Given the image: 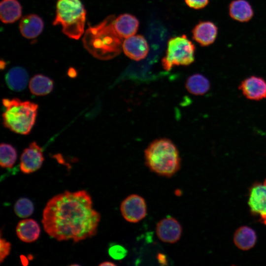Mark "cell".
Instances as JSON below:
<instances>
[{
  "instance_id": "11",
  "label": "cell",
  "mask_w": 266,
  "mask_h": 266,
  "mask_svg": "<svg viewBox=\"0 0 266 266\" xmlns=\"http://www.w3.org/2000/svg\"><path fill=\"white\" fill-rule=\"evenodd\" d=\"M248 204L253 215L266 214V179L263 183H254L250 188Z\"/></svg>"
},
{
  "instance_id": "30",
  "label": "cell",
  "mask_w": 266,
  "mask_h": 266,
  "mask_svg": "<svg viewBox=\"0 0 266 266\" xmlns=\"http://www.w3.org/2000/svg\"><path fill=\"white\" fill-rule=\"evenodd\" d=\"M68 73L70 74V76H72V75L74 76L76 72L74 68H71L68 70Z\"/></svg>"
},
{
  "instance_id": "25",
  "label": "cell",
  "mask_w": 266,
  "mask_h": 266,
  "mask_svg": "<svg viewBox=\"0 0 266 266\" xmlns=\"http://www.w3.org/2000/svg\"><path fill=\"white\" fill-rule=\"evenodd\" d=\"M109 256L115 260H121L124 258L127 254V250L120 245H114L108 249Z\"/></svg>"
},
{
  "instance_id": "21",
  "label": "cell",
  "mask_w": 266,
  "mask_h": 266,
  "mask_svg": "<svg viewBox=\"0 0 266 266\" xmlns=\"http://www.w3.org/2000/svg\"><path fill=\"white\" fill-rule=\"evenodd\" d=\"M185 87L190 93L196 96H201L209 90L210 84L205 76L200 73H195L187 78Z\"/></svg>"
},
{
  "instance_id": "23",
  "label": "cell",
  "mask_w": 266,
  "mask_h": 266,
  "mask_svg": "<svg viewBox=\"0 0 266 266\" xmlns=\"http://www.w3.org/2000/svg\"><path fill=\"white\" fill-rule=\"evenodd\" d=\"M17 159V152L9 144L2 143L0 147V165L3 168H11Z\"/></svg>"
},
{
  "instance_id": "20",
  "label": "cell",
  "mask_w": 266,
  "mask_h": 266,
  "mask_svg": "<svg viewBox=\"0 0 266 266\" xmlns=\"http://www.w3.org/2000/svg\"><path fill=\"white\" fill-rule=\"evenodd\" d=\"M257 235L255 232L247 226L238 228L233 235V242L235 246L240 250H248L255 244Z\"/></svg>"
},
{
  "instance_id": "24",
  "label": "cell",
  "mask_w": 266,
  "mask_h": 266,
  "mask_svg": "<svg viewBox=\"0 0 266 266\" xmlns=\"http://www.w3.org/2000/svg\"><path fill=\"white\" fill-rule=\"evenodd\" d=\"M14 210L17 216L20 218H27L31 215L34 211L33 202L29 199L22 198L15 202Z\"/></svg>"
},
{
  "instance_id": "12",
  "label": "cell",
  "mask_w": 266,
  "mask_h": 266,
  "mask_svg": "<svg viewBox=\"0 0 266 266\" xmlns=\"http://www.w3.org/2000/svg\"><path fill=\"white\" fill-rule=\"evenodd\" d=\"M122 48L125 54L135 61L145 58L149 51L147 42L141 35H134L125 38Z\"/></svg>"
},
{
  "instance_id": "18",
  "label": "cell",
  "mask_w": 266,
  "mask_h": 266,
  "mask_svg": "<svg viewBox=\"0 0 266 266\" xmlns=\"http://www.w3.org/2000/svg\"><path fill=\"white\" fill-rule=\"evenodd\" d=\"M27 70L21 66L11 68L5 75V81L9 89L19 92L25 89L28 82Z\"/></svg>"
},
{
  "instance_id": "3",
  "label": "cell",
  "mask_w": 266,
  "mask_h": 266,
  "mask_svg": "<svg viewBox=\"0 0 266 266\" xmlns=\"http://www.w3.org/2000/svg\"><path fill=\"white\" fill-rule=\"evenodd\" d=\"M146 166L159 175L170 177L180 168L179 151L173 142L166 138L153 141L144 151Z\"/></svg>"
},
{
  "instance_id": "28",
  "label": "cell",
  "mask_w": 266,
  "mask_h": 266,
  "mask_svg": "<svg viewBox=\"0 0 266 266\" xmlns=\"http://www.w3.org/2000/svg\"><path fill=\"white\" fill-rule=\"evenodd\" d=\"M99 266H116V265L112 263V262H109V261H106V262H104L101 264H100L99 265Z\"/></svg>"
},
{
  "instance_id": "27",
  "label": "cell",
  "mask_w": 266,
  "mask_h": 266,
  "mask_svg": "<svg viewBox=\"0 0 266 266\" xmlns=\"http://www.w3.org/2000/svg\"><path fill=\"white\" fill-rule=\"evenodd\" d=\"M190 7L195 9H200L205 7L209 3V0H185Z\"/></svg>"
},
{
  "instance_id": "8",
  "label": "cell",
  "mask_w": 266,
  "mask_h": 266,
  "mask_svg": "<svg viewBox=\"0 0 266 266\" xmlns=\"http://www.w3.org/2000/svg\"><path fill=\"white\" fill-rule=\"evenodd\" d=\"M43 161L42 149L36 142L33 141L21 154L20 169L23 173L30 174L39 169Z\"/></svg>"
},
{
  "instance_id": "9",
  "label": "cell",
  "mask_w": 266,
  "mask_h": 266,
  "mask_svg": "<svg viewBox=\"0 0 266 266\" xmlns=\"http://www.w3.org/2000/svg\"><path fill=\"white\" fill-rule=\"evenodd\" d=\"M238 89L248 100H260L266 98V80L261 77L252 75L245 78Z\"/></svg>"
},
{
  "instance_id": "26",
  "label": "cell",
  "mask_w": 266,
  "mask_h": 266,
  "mask_svg": "<svg viewBox=\"0 0 266 266\" xmlns=\"http://www.w3.org/2000/svg\"><path fill=\"white\" fill-rule=\"evenodd\" d=\"M11 244L1 236L0 238V262L2 263L8 256L11 250Z\"/></svg>"
},
{
  "instance_id": "10",
  "label": "cell",
  "mask_w": 266,
  "mask_h": 266,
  "mask_svg": "<svg viewBox=\"0 0 266 266\" xmlns=\"http://www.w3.org/2000/svg\"><path fill=\"white\" fill-rule=\"evenodd\" d=\"M156 234L162 241L174 243L179 240L182 234V227L175 218L168 217L160 220L157 224Z\"/></svg>"
},
{
  "instance_id": "16",
  "label": "cell",
  "mask_w": 266,
  "mask_h": 266,
  "mask_svg": "<svg viewBox=\"0 0 266 266\" xmlns=\"http://www.w3.org/2000/svg\"><path fill=\"white\" fill-rule=\"evenodd\" d=\"M16 232L22 241L31 243L36 241L40 233V228L36 221L32 219L20 221L17 225Z\"/></svg>"
},
{
  "instance_id": "19",
  "label": "cell",
  "mask_w": 266,
  "mask_h": 266,
  "mask_svg": "<svg viewBox=\"0 0 266 266\" xmlns=\"http://www.w3.org/2000/svg\"><path fill=\"white\" fill-rule=\"evenodd\" d=\"M22 6L17 0H2L0 4V18L5 24L13 23L22 15Z\"/></svg>"
},
{
  "instance_id": "17",
  "label": "cell",
  "mask_w": 266,
  "mask_h": 266,
  "mask_svg": "<svg viewBox=\"0 0 266 266\" xmlns=\"http://www.w3.org/2000/svg\"><path fill=\"white\" fill-rule=\"evenodd\" d=\"M229 13L233 19L240 22H246L253 17L254 11L248 1L233 0L229 4Z\"/></svg>"
},
{
  "instance_id": "29",
  "label": "cell",
  "mask_w": 266,
  "mask_h": 266,
  "mask_svg": "<svg viewBox=\"0 0 266 266\" xmlns=\"http://www.w3.org/2000/svg\"><path fill=\"white\" fill-rule=\"evenodd\" d=\"M260 220L266 226V214L260 215Z\"/></svg>"
},
{
  "instance_id": "7",
  "label": "cell",
  "mask_w": 266,
  "mask_h": 266,
  "mask_svg": "<svg viewBox=\"0 0 266 266\" xmlns=\"http://www.w3.org/2000/svg\"><path fill=\"white\" fill-rule=\"evenodd\" d=\"M120 210L126 221L131 223H136L146 216V203L145 200L141 196L135 194L131 195L122 202Z\"/></svg>"
},
{
  "instance_id": "13",
  "label": "cell",
  "mask_w": 266,
  "mask_h": 266,
  "mask_svg": "<svg viewBox=\"0 0 266 266\" xmlns=\"http://www.w3.org/2000/svg\"><path fill=\"white\" fill-rule=\"evenodd\" d=\"M218 27L210 21L199 22L192 31L193 38L201 46H207L212 44L218 34Z\"/></svg>"
},
{
  "instance_id": "1",
  "label": "cell",
  "mask_w": 266,
  "mask_h": 266,
  "mask_svg": "<svg viewBox=\"0 0 266 266\" xmlns=\"http://www.w3.org/2000/svg\"><path fill=\"white\" fill-rule=\"evenodd\" d=\"M100 220L91 196L82 190L66 191L52 198L43 209L41 222L51 237L77 242L95 235Z\"/></svg>"
},
{
  "instance_id": "15",
  "label": "cell",
  "mask_w": 266,
  "mask_h": 266,
  "mask_svg": "<svg viewBox=\"0 0 266 266\" xmlns=\"http://www.w3.org/2000/svg\"><path fill=\"white\" fill-rule=\"evenodd\" d=\"M44 23L37 15L31 14L24 16L19 24L22 35L26 38L32 39L38 36L42 32Z\"/></svg>"
},
{
  "instance_id": "4",
  "label": "cell",
  "mask_w": 266,
  "mask_h": 266,
  "mask_svg": "<svg viewBox=\"0 0 266 266\" xmlns=\"http://www.w3.org/2000/svg\"><path fill=\"white\" fill-rule=\"evenodd\" d=\"M2 102L4 126L18 134H29L35 122L38 105L29 100L22 101L17 98L3 99Z\"/></svg>"
},
{
  "instance_id": "5",
  "label": "cell",
  "mask_w": 266,
  "mask_h": 266,
  "mask_svg": "<svg viewBox=\"0 0 266 266\" xmlns=\"http://www.w3.org/2000/svg\"><path fill=\"white\" fill-rule=\"evenodd\" d=\"M86 11L80 0H59L53 25H61L69 38L78 39L83 34Z\"/></svg>"
},
{
  "instance_id": "22",
  "label": "cell",
  "mask_w": 266,
  "mask_h": 266,
  "mask_svg": "<svg viewBox=\"0 0 266 266\" xmlns=\"http://www.w3.org/2000/svg\"><path fill=\"white\" fill-rule=\"evenodd\" d=\"M30 90L33 94L41 96L49 94L53 88V82L49 77L42 75L36 74L30 80Z\"/></svg>"
},
{
  "instance_id": "14",
  "label": "cell",
  "mask_w": 266,
  "mask_h": 266,
  "mask_svg": "<svg viewBox=\"0 0 266 266\" xmlns=\"http://www.w3.org/2000/svg\"><path fill=\"white\" fill-rule=\"evenodd\" d=\"M113 28L121 38H127L134 35L138 28L137 18L129 14L120 15L113 21Z\"/></svg>"
},
{
  "instance_id": "2",
  "label": "cell",
  "mask_w": 266,
  "mask_h": 266,
  "mask_svg": "<svg viewBox=\"0 0 266 266\" xmlns=\"http://www.w3.org/2000/svg\"><path fill=\"white\" fill-rule=\"evenodd\" d=\"M121 38L113 26L112 17L89 26L82 39L85 48L94 57L100 60L110 59L119 54Z\"/></svg>"
},
{
  "instance_id": "6",
  "label": "cell",
  "mask_w": 266,
  "mask_h": 266,
  "mask_svg": "<svg viewBox=\"0 0 266 266\" xmlns=\"http://www.w3.org/2000/svg\"><path fill=\"white\" fill-rule=\"evenodd\" d=\"M195 46L185 35L171 38L166 56L162 59L164 68L169 70L175 66H188L195 60Z\"/></svg>"
}]
</instances>
